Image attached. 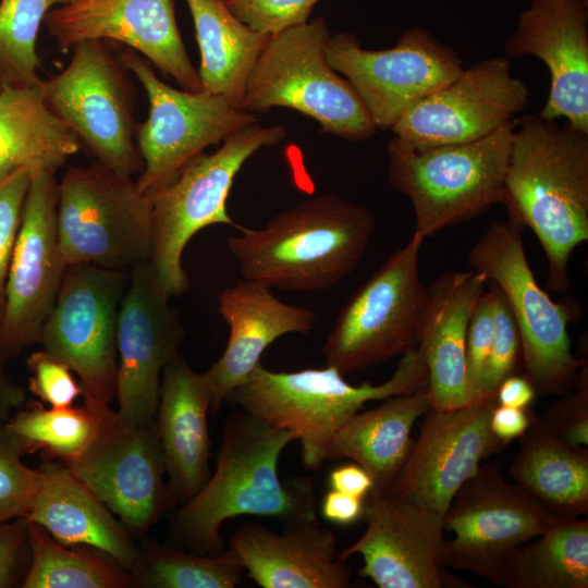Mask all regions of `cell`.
<instances>
[{
	"instance_id": "1",
	"label": "cell",
	"mask_w": 588,
	"mask_h": 588,
	"mask_svg": "<svg viewBox=\"0 0 588 588\" xmlns=\"http://www.w3.org/2000/svg\"><path fill=\"white\" fill-rule=\"evenodd\" d=\"M296 437L286 429L235 411L225 420L217 467L200 491L174 513L172 529L192 552L223 551V523L242 515L277 519L282 526L317 518L314 482L281 479L283 450Z\"/></svg>"
},
{
	"instance_id": "2",
	"label": "cell",
	"mask_w": 588,
	"mask_h": 588,
	"mask_svg": "<svg viewBox=\"0 0 588 588\" xmlns=\"http://www.w3.org/2000/svg\"><path fill=\"white\" fill-rule=\"evenodd\" d=\"M505 189L509 217L532 230L546 254L547 287L568 291L569 257L588 241V133L538 114L517 119Z\"/></svg>"
},
{
	"instance_id": "3",
	"label": "cell",
	"mask_w": 588,
	"mask_h": 588,
	"mask_svg": "<svg viewBox=\"0 0 588 588\" xmlns=\"http://www.w3.org/2000/svg\"><path fill=\"white\" fill-rule=\"evenodd\" d=\"M373 229L367 208L326 194L277 215L261 229L243 226L228 247L244 280L282 291L326 290L355 269Z\"/></svg>"
},
{
	"instance_id": "4",
	"label": "cell",
	"mask_w": 588,
	"mask_h": 588,
	"mask_svg": "<svg viewBox=\"0 0 588 588\" xmlns=\"http://www.w3.org/2000/svg\"><path fill=\"white\" fill-rule=\"evenodd\" d=\"M428 387L421 352L404 354L393 375L380 384L353 385L333 366L277 372L261 363L226 400L266 424L290 430L301 443L303 464L314 470L327 460L335 433L375 400L408 394Z\"/></svg>"
},
{
	"instance_id": "5",
	"label": "cell",
	"mask_w": 588,
	"mask_h": 588,
	"mask_svg": "<svg viewBox=\"0 0 588 588\" xmlns=\"http://www.w3.org/2000/svg\"><path fill=\"white\" fill-rule=\"evenodd\" d=\"M517 119L479 139L420 146L393 136L388 182L415 211L422 238L505 205V176Z\"/></svg>"
},
{
	"instance_id": "6",
	"label": "cell",
	"mask_w": 588,
	"mask_h": 588,
	"mask_svg": "<svg viewBox=\"0 0 588 588\" xmlns=\"http://www.w3.org/2000/svg\"><path fill=\"white\" fill-rule=\"evenodd\" d=\"M329 38L323 17L270 35L248 74L240 109L290 108L316 120L321 133L348 142L373 136L377 127L358 93L327 60Z\"/></svg>"
},
{
	"instance_id": "7",
	"label": "cell",
	"mask_w": 588,
	"mask_h": 588,
	"mask_svg": "<svg viewBox=\"0 0 588 588\" xmlns=\"http://www.w3.org/2000/svg\"><path fill=\"white\" fill-rule=\"evenodd\" d=\"M523 223L507 216L493 221L468 252L471 270L481 272L503 293L516 322L524 376L539 395H564L575 385L587 359L571 351L567 304L553 302L528 265Z\"/></svg>"
},
{
	"instance_id": "8",
	"label": "cell",
	"mask_w": 588,
	"mask_h": 588,
	"mask_svg": "<svg viewBox=\"0 0 588 588\" xmlns=\"http://www.w3.org/2000/svg\"><path fill=\"white\" fill-rule=\"evenodd\" d=\"M286 137L282 126H265L259 121L231 133L213 154L203 151L180 170L151 198V252L149 265L170 297L188 287L182 254L201 229L226 224L241 230L226 211L234 177L258 149Z\"/></svg>"
},
{
	"instance_id": "9",
	"label": "cell",
	"mask_w": 588,
	"mask_h": 588,
	"mask_svg": "<svg viewBox=\"0 0 588 588\" xmlns=\"http://www.w3.org/2000/svg\"><path fill=\"white\" fill-rule=\"evenodd\" d=\"M117 41L90 39L72 46L59 74L41 81L48 108L90 154L124 176L142 172L135 140L136 89L120 59Z\"/></svg>"
},
{
	"instance_id": "10",
	"label": "cell",
	"mask_w": 588,
	"mask_h": 588,
	"mask_svg": "<svg viewBox=\"0 0 588 588\" xmlns=\"http://www.w3.org/2000/svg\"><path fill=\"white\" fill-rule=\"evenodd\" d=\"M57 235L66 266L149 262L151 198L98 160L72 167L58 183Z\"/></svg>"
},
{
	"instance_id": "11",
	"label": "cell",
	"mask_w": 588,
	"mask_h": 588,
	"mask_svg": "<svg viewBox=\"0 0 588 588\" xmlns=\"http://www.w3.org/2000/svg\"><path fill=\"white\" fill-rule=\"evenodd\" d=\"M422 241L414 232L340 309L322 347L328 366L344 375L415 347L428 297L419 277Z\"/></svg>"
},
{
	"instance_id": "12",
	"label": "cell",
	"mask_w": 588,
	"mask_h": 588,
	"mask_svg": "<svg viewBox=\"0 0 588 588\" xmlns=\"http://www.w3.org/2000/svg\"><path fill=\"white\" fill-rule=\"evenodd\" d=\"M502 474L499 463H486L455 494L443 516L444 567L473 573L502 587L515 550L541 535L559 518Z\"/></svg>"
},
{
	"instance_id": "13",
	"label": "cell",
	"mask_w": 588,
	"mask_h": 588,
	"mask_svg": "<svg viewBox=\"0 0 588 588\" xmlns=\"http://www.w3.org/2000/svg\"><path fill=\"white\" fill-rule=\"evenodd\" d=\"M123 64L145 89L149 113L136 124L135 140L144 162L136 184L151 196L171 183L183 166L231 133L258 122L256 113L235 107L221 95L175 89L132 48L120 49Z\"/></svg>"
},
{
	"instance_id": "14",
	"label": "cell",
	"mask_w": 588,
	"mask_h": 588,
	"mask_svg": "<svg viewBox=\"0 0 588 588\" xmlns=\"http://www.w3.org/2000/svg\"><path fill=\"white\" fill-rule=\"evenodd\" d=\"M130 272L91 264L66 267L38 343L79 378L83 395L115 397L117 329Z\"/></svg>"
},
{
	"instance_id": "15",
	"label": "cell",
	"mask_w": 588,
	"mask_h": 588,
	"mask_svg": "<svg viewBox=\"0 0 588 588\" xmlns=\"http://www.w3.org/2000/svg\"><path fill=\"white\" fill-rule=\"evenodd\" d=\"M326 54L330 66L356 89L377 130H391L408 108L463 70L454 48L418 26L405 29L394 47L383 50L364 49L355 34L342 32L330 36Z\"/></svg>"
},
{
	"instance_id": "16",
	"label": "cell",
	"mask_w": 588,
	"mask_h": 588,
	"mask_svg": "<svg viewBox=\"0 0 588 588\" xmlns=\"http://www.w3.org/2000/svg\"><path fill=\"white\" fill-rule=\"evenodd\" d=\"M56 173L32 169L21 225L11 257L0 321L3 360L38 343L66 269L57 235Z\"/></svg>"
},
{
	"instance_id": "17",
	"label": "cell",
	"mask_w": 588,
	"mask_h": 588,
	"mask_svg": "<svg viewBox=\"0 0 588 588\" xmlns=\"http://www.w3.org/2000/svg\"><path fill=\"white\" fill-rule=\"evenodd\" d=\"M65 465L133 537L145 535L176 504L164 480L155 419L126 426L114 411L88 449Z\"/></svg>"
},
{
	"instance_id": "18",
	"label": "cell",
	"mask_w": 588,
	"mask_h": 588,
	"mask_svg": "<svg viewBox=\"0 0 588 588\" xmlns=\"http://www.w3.org/2000/svg\"><path fill=\"white\" fill-rule=\"evenodd\" d=\"M497 404L495 395H486L455 408L430 406L388 495L444 516L481 462L506 446L490 428Z\"/></svg>"
},
{
	"instance_id": "19",
	"label": "cell",
	"mask_w": 588,
	"mask_h": 588,
	"mask_svg": "<svg viewBox=\"0 0 588 588\" xmlns=\"http://www.w3.org/2000/svg\"><path fill=\"white\" fill-rule=\"evenodd\" d=\"M170 298L149 262L130 268L118 318L115 378V412L126 426L155 419L163 369L179 355L184 328Z\"/></svg>"
},
{
	"instance_id": "20",
	"label": "cell",
	"mask_w": 588,
	"mask_h": 588,
	"mask_svg": "<svg viewBox=\"0 0 588 588\" xmlns=\"http://www.w3.org/2000/svg\"><path fill=\"white\" fill-rule=\"evenodd\" d=\"M529 91L511 74L506 57L466 68L408 108L391 127L394 136L420 146L467 143L502 127L522 112Z\"/></svg>"
},
{
	"instance_id": "21",
	"label": "cell",
	"mask_w": 588,
	"mask_h": 588,
	"mask_svg": "<svg viewBox=\"0 0 588 588\" xmlns=\"http://www.w3.org/2000/svg\"><path fill=\"white\" fill-rule=\"evenodd\" d=\"M44 24L62 50L90 39L124 44L182 89L200 91L198 72L177 27L174 0H75L51 9Z\"/></svg>"
},
{
	"instance_id": "22",
	"label": "cell",
	"mask_w": 588,
	"mask_h": 588,
	"mask_svg": "<svg viewBox=\"0 0 588 588\" xmlns=\"http://www.w3.org/2000/svg\"><path fill=\"white\" fill-rule=\"evenodd\" d=\"M366 529L341 560L363 559L359 575L379 588H442L443 516L416 503L370 491L364 499Z\"/></svg>"
},
{
	"instance_id": "23",
	"label": "cell",
	"mask_w": 588,
	"mask_h": 588,
	"mask_svg": "<svg viewBox=\"0 0 588 588\" xmlns=\"http://www.w3.org/2000/svg\"><path fill=\"white\" fill-rule=\"evenodd\" d=\"M511 58L531 54L550 73L543 119L588 133V0H529L504 41Z\"/></svg>"
},
{
	"instance_id": "24",
	"label": "cell",
	"mask_w": 588,
	"mask_h": 588,
	"mask_svg": "<svg viewBox=\"0 0 588 588\" xmlns=\"http://www.w3.org/2000/svg\"><path fill=\"white\" fill-rule=\"evenodd\" d=\"M218 311L230 335L220 358L204 372L211 392V415L260 364L273 341L287 333L308 334L316 321L311 309L286 304L268 286L244 279L219 294Z\"/></svg>"
},
{
	"instance_id": "25",
	"label": "cell",
	"mask_w": 588,
	"mask_h": 588,
	"mask_svg": "<svg viewBox=\"0 0 588 588\" xmlns=\"http://www.w3.org/2000/svg\"><path fill=\"white\" fill-rule=\"evenodd\" d=\"M229 547L262 588L352 586V571L339 558L336 538L318 518L284 525L281 532L245 524L231 536Z\"/></svg>"
},
{
	"instance_id": "26",
	"label": "cell",
	"mask_w": 588,
	"mask_h": 588,
	"mask_svg": "<svg viewBox=\"0 0 588 588\" xmlns=\"http://www.w3.org/2000/svg\"><path fill=\"white\" fill-rule=\"evenodd\" d=\"M488 280L474 270L442 273L428 286L418 350L428 371L431 406L455 408L476 401L466 369V336Z\"/></svg>"
},
{
	"instance_id": "27",
	"label": "cell",
	"mask_w": 588,
	"mask_h": 588,
	"mask_svg": "<svg viewBox=\"0 0 588 588\" xmlns=\"http://www.w3.org/2000/svg\"><path fill=\"white\" fill-rule=\"evenodd\" d=\"M210 403L205 375L175 356L161 376L155 420L168 485L181 505L193 499L211 475Z\"/></svg>"
},
{
	"instance_id": "28",
	"label": "cell",
	"mask_w": 588,
	"mask_h": 588,
	"mask_svg": "<svg viewBox=\"0 0 588 588\" xmlns=\"http://www.w3.org/2000/svg\"><path fill=\"white\" fill-rule=\"evenodd\" d=\"M40 483L25 516L59 542L101 551L131 572L139 548L108 506L62 462L45 461Z\"/></svg>"
},
{
	"instance_id": "29",
	"label": "cell",
	"mask_w": 588,
	"mask_h": 588,
	"mask_svg": "<svg viewBox=\"0 0 588 588\" xmlns=\"http://www.w3.org/2000/svg\"><path fill=\"white\" fill-rule=\"evenodd\" d=\"M382 401L343 425L330 443L328 460L358 464L373 481L371 491L388 494L414 443L412 429L431 402L428 387Z\"/></svg>"
},
{
	"instance_id": "30",
	"label": "cell",
	"mask_w": 588,
	"mask_h": 588,
	"mask_svg": "<svg viewBox=\"0 0 588 588\" xmlns=\"http://www.w3.org/2000/svg\"><path fill=\"white\" fill-rule=\"evenodd\" d=\"M509 467L514 483L552 513H588V451L564 443L536 415Z\"/></svg>"
},
{
	"instance_id": "31",
	"label": "cell",
	"mask_w": 588,
	"mask_h": 588,
	"mask_svg": "<svg viewBox=\"0 0 588 588\" xmlns=\"http://www.w3.org/2000/svg\"><path fill=\"white\" fill-rule=\"evenodd\" d=\"M39 86L0 89V181L24 167L56 173L82 146Z\"/></svg>"
},
{
	"instance_id": "32",
	"label": "cell",
	"mask_w": 588,
	"mask_h": 588,
	"mask_svg": "<svg viewBox=\"0 0 588 588\" xmlns=\"http://www.w3.org/2000/svg\"><path fill=\"white\" fill-rule=\"evenodd\" d=\"M200 51V91L240 108L246 81L270 35L237 20L221 0H186Z\"/></svg>"
},
{
	"instance_id": "33",
	"label": "cell",
	"mask_w": 588,
	"mask_h": 588,
	"mask_svg": "<svg viewBox=\"0 0 588 588\" xmlns=\"http://www.w3.org/2000/svg\"><path fill=\"white\" fill-rule=\"evenodd\" d=\"M502 587L587 588L588 520L561 517L519 546L510 559Z\"/></svg>"
},
{
	"instance_id": "34",
	"label": "cell",
	"mask_w": 588,
	"mask_h": 588,
	"mask_svg": "<svg viewBox=\"0 0 588 588\" xmlns=\"http://www.w3.org/2000/svg\"><path fill=\"white\" fill-rule=\"evenodd\" d=\"M83 396L82 406L44 408L36 404L19 412L3 432L22 455L41 451L46 461L71 463L88 449L114 412L109 403Z\"/></svg>"
},
{
	"instance_id": "35",
	"label": "cell",
	"mask_w": 588,
	"mask_h": 588,
	"mask_svg": "<svg viewBox=\"0 0 588 588\" xmlns=\"http://www.w3.org/2000/svg\"><path fill=\"white\" fill-rule=\"evenodd\" d=\"M28 540L32 561L24 588H124L132 584L130 572L101 551L70 549L33 522Z\"/></svg>"
},
{
	"instance_id": "36",
	"label": "cell",
	"mask_w": 588,
	"mask_h": 588,
	"mask_svg": "<svg viewBox=\"0 0 588 588\" xmlns=\"http://www.w3.org/2000/svg\"><path fill=\"white\" fill-rule=\"evenodd\" d=\"M245 568L229 548L217 554L185 552L151 543L139 549L132 584L148 588H235Z\"/></svg>"
},
{
	"instance_id": "37",
	"label": "cell",
	"mask_w": 588,
	"mask_h": 588,
	"mask_svg": "<svg viewBox=\"0 0 588 588\" xmlns=\"http://www.w3.org/2000/svg\"><path fill=\"white\" fill-rule=\"evenodd\" d=\"M75 0H0V89L41 84L36 40L41 23L54 5Z\"/></svg>"
},
{
	"instance_id": "38",
	"label": "cell",
	"mask_w": 588,
	"mask_h": 588,
	"mask_svg": "<svg viewBox=\"0 0 588 588\" xmlns=\"http://www.w3.org/2000/svg\"><path fill=\"white\" fill-rule=\"evenodd\" d=\"M486 292L492 308L494 333L482 372L481 396L495 395L500 383L517 373L522 362L519 332L503 293L491 281H488Z\"/></svg>"
},
{
	"instance_id": "39",
	"label": "cell",
	"mask_w": 588,
	"mask_h": 588,
	"mask_svg": "<svg viewBox=\"0 0 588 588\" xmlns=\"http://www.w3.org/2000/svg\"><path fill=\"white\" fill-rule=\"evenodd\" d=\"M9 438L0 434V524L25 517L40 483V470L27 467Z\"/></svg>"
},
{
	"instance_id": "40",
	"label": "cell",
	"mask_w": 588,
	"mask_h": 588,
	"mask_svg": "<svg viewBox=\"0 0 588 588\" xmlns=\"http://www.w3.org/2000/svg\"><path fill=\"white\" fill-rule=\"evenodd\" d=\"M319 0H224L230 12L250 28L267 35L304 24Z\"/></svg>"
},
{
	"instance_id": "41",
	"label": "cell",
	"mask_w": 588,
	"mask_h": 588,
	"mask_svg": "<svg viewBox=\"0 0 588 588\" xmlns=\"http://www.w3.org/2000/svg\"><path fill=\"white\" fill-rule=\"evenodd\" d=\"M30 179L32 168L24 167L0 181V321L8 270Z\"/></svg>"
},
{
	"instance_id": "42",
	"label": "cell",
	"mask_w": 588,
	"mask_h": 588,
	"mask_svg": "<svg viewBox=\"0 0 588 588\" xmlns=\"http://www.w3.org/2000/svg\"><path fill=\"white\" fill-rule=\"evenodd\" d=\"M540 418L564 443L573 448L588 444V365L579 369L574 388Z\"/></svg>"
},
{
	"instance_id": "43",
	"label": "cell",
	"mask_w": 588,
	"mask_h": 588,
	"mask_svg": "<svg viewBox=\"0 0 588 588\" xmlns=\"http://www.w3.org/2000/svg\"><path fill=\"white\" fill-rule=\"evenodd\" d=\"M30 372L29 391L50 407H69L83 395V388L72 377L68 365L46 351L30 354L26 360Z\"/></svg>"
},
{
	"instance_id": "44",
	"label": "cell",
	"mask_w": 588,
	"mask_h": 588,
	"mask_svg": "<svg viewBox=\"0 0 588 588\" xmlns=\"http://www.w3.org/2000/svg\"><path fill=\"white\" fill-rule=\"evenodd\" d=\"M493 333L492 308L485 290L469 320L466 336V369L475 400L482 397L481 378L491 350Z\"/></svg>"
},
{
	"instance_id": "45",
	"label": "cell",
	"mask_w": 588,
	"mask_h": 588,
	"mask_svg": "<svg viewBox=\"0 0 588 588\" xmlns=\"http://www.w3.org/2000/svg\"><path fill=\"white\" fill-rule=\"evenodd\" d=\"M26 517H17L0 524V588L12 585L21 554L28 543Z\"/></svg>"
},
{
	"instance_id": "46",
	"label": "cell",
	"mask_w": 588,
	"mask_h": 588,
	"mask_svg": "<svg viewBox=\"0 0 588 588\" xmlns=\"http://www.w3.org/2000/svg\"><path fill=\"white\" fill-rule=\"evenodd\" d=\"M534 415L528 408L497 404L490 417L491 431L502 443L507 445L526 432Z\"/></svg>"
},
{
	"instance_id": "47",
	"label": "cell",
	"mask_w": 588,
	"mask_h": 588,
	"mask_svg": "<svg viewBox=\"0 0 588 588\" xmlns=\"http://www.w3.org/2000/svg\"><path fill=\"white\" fill-rule=\"evenodd\" d=\"M363 510V499L333 489L324 494L320 506L324 519L342 526L360 520Z\"/></svg>"
},
{
	"instance_id": "48",
	"label": "cell",
	"mask_w": 588,
	"mask_h": 588,
	"mask_svg": "<svg viewBox=\"0 0 588 588\" xmlns=\"http://www.w3.org/2000/svg\"><path fill=\"white\" fill-rule=\"evenodd\" d=\"M328 479L331 489L363 500L373 488L370 475L356 463L335 467Z\"/></svg>"
},
{
	"instance_id": "49",
	"label": "cell",
	"mask_w": 588,
	"mask_h": 588,
	"mask_svg": "<svg viewBox=\"0 0 588 588\" xmlns=\"http://www.w3.org/2000/svg\"><path fill=\"white\" fill-rule=\"evenodd\" d=\"M537 393L530 381L523 375H511L497 389L495 397L500 405L528 408Z\"/></svg>"
},
{
	"instance_id": "50",
	"label": "cell",
	"mask_w": 588,
	"mask_h": 588,
	"mask_svg": "<svg viewBox=\"0 0 588 588\" xmlns=\"http://www.w3.org/2000/svg\"><path fill=\"white\" fill-rule=\"evenodd\" d=\"M3 358L0 355V420L8 419L14 408L25 399L24 390L13 383L5 373Z\"/></svg>"
},
{
	"instance_id": "51",
	"label": "cell",
	"mask_w": 588,
	"mask_h": 588,
	"mask_svg": "<svg viewBox=\"0 0 588 588\" xmlns=\"http://www.w3.org/2000/svg\"><path fill=\"white\" fill-rule=\"evenodd\" d=\"M221 1H224V0H221Z\"/></svg>"
}]
</instances>
